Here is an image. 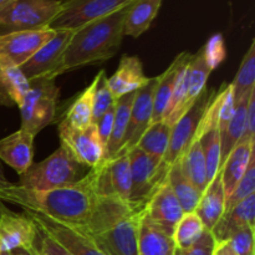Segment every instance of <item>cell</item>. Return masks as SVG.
Wrapping results in <instances>:
<instances>
[{
    "mask_svg": "<svg viewBox=\"0 0 255 255\" xmlns=\"http://www.w3.org/2000/svg\"><path fill=\"white\" fill-rule=\"evenodd\" d=\"M105 197L97 189V167L80 181L51 191H26L10 184L0 192V201L35 211L61 223L86 231L94 222Z\"/></svg>",
    "mask_w": 255,
    "mask_h": 255,
    "instance_id": "cell-1",
    "label": "cell"
},
{
    "mask_svg": "<svg viewBox=\"0 0 255 255\" xmlns=\"http://www.w3.org/2000/svg\"><path fill=\"white\" fill-rule=\"evenodd\" d=\"M128 5L75 30L64 54L65 71L105 62L117 54Z\"/></svg>",
    "mask_w": 255,
    "mask_h": 255,
    "instance_id": "cell-2",
    "label": "cell"
},
{
    "mask_svg": "<svg viewBox=\"0 0 255 255\" xmlns=\"http://www.w3.org/2000/svg\"><path fill=\"white\" fill-rule=\"evenodd\" d=\"M86 173V167L60 146L44 161L32 163L20 174L16 186L26 191H51L70 186L80 181Z\"/></svg>",
    "mask_w": 255,
    "mask_h": 255,
    "instance_id": "cell-3",
    "label": "cell"
},
{
    "mask_svg": "<svg viewBox=\"0 0 255 255\" xmlns=\"http://www.w3.org/2000/svg\"><path fill=\"white\" fill-rule=\"evenodd\" d=\"M61 9V0H9L0 7V36L47 29Z\"/></svg>",
    "mask_w": 255,
    "mask_h": 255,
    "instance_id": "cell-4",
    "label": "cell"
},
{
    "mask_svg": "<svg viewBox=\"0 0 255 255\" xmlns=\"http://www.w3.org/2000/svg\"><path fill=\"white\" fill-rule=\"evenodd\" d=\"M60 90L55 80L30 81L29 90L20 104L21 129L36 136L42 128L52 124L56 116Z\"/></svg>",
    "mask_w": 255,
    "mask_h": 255,
    "instance_id": "cell-5",
    "label": "cell"
},
{
    "mask_svg": "<svg viewBox=\"0 0 255 255\" xmlns=\"http://www.w3.org/2000/svg\"><path fill=\"white\" fill-rule=\"evenodd\" d=\"M216 92L217 90H209L206 87L204 91L197 97L196 101L191 105V107L172 126L171 141L166 156L162 161V164L167 171L169 167L179 161L192 141L196 138L204 112L208 109Z\"/></svg>",
    "mask_w": 255,
    "mask_h": 255,
    "instance_id": "cell-6",
    "label": "cell"
},
{
    "mask_svg": "<svg viewBox=\"0 0 255 255\" xmlns=\"http://www.w3.org/2000/svg\"><path fill=\"white\" fill-rule=\"evenodd\" d=\"M142 213L143 208L131 209L90 236L109 255H139L138 229Z\"/></svg>",
    "mask_w": 255,
    "mask_h": 255,
    "instance_id": "cell-7",
    "label": "cell"
},
{
    "mask_svg": "<svg viewBox=\"0 0 255 255\" xmlns=\"http://www.w3.org/2000/svg\"><path fill=\"white\" fill-rule=\"evenodd\" d=\"M55 35L45 42L24 65L19 67L29 81L55 80L65 74L64 54L74 30H55Z\"/></svg>",
    "mask_w": 255,
    "mask_h": 255,
    "instance_id": "cell-8",
    "label": "cell"
},
{
    "mask_svg": "<svg viewBox=\"0 0 255 255\" xmlns=\"http://www.w3.org/2000/svg\"><path fill=\"white\" fill-rule=\"evenodd\" d=\"M35 226L54 239L70 255H109L87 232L61 223L35 211H25Z\"/></svg>",
    "mask_w": 255,
    "mask_h": 255,
    "instance_id": "cell-9",
    "label": "cell"
},
{
    "mask_svg": "<svg viewBox=\"0 0 255 255\" xmlns=\"http://www.w3.org/2000/svg\"><path fill=\"white\" fill-rule=\"evenodd\" d=\"M126 153L128 154L131 168L129 204L142 209L156 187L166 179L168 171L163 167L162 161L148 156L136 147Z\"/></svg>",
    "mask_w": 255,
    "mask_h": 255,
    "instance_id": "cell-10",
    "label": "cell"
},
{
    "mask_svg": "<svg viewBox=\"0 0 255 255\" xmlns=\"http://www.w3.org/2000/svg\"><path fill=\"white\" fill-rule=\"evenodd\" d=\"M133 0H61V9L50 24L52 30H77L117 11Z\"/></svg>",
    "mask_w": 255,
    "mask_h": 255,
    "instance_id": "cell-11",
    "label": "cell"
},
{
    "mask_svg": "<svg viewBox=\"0 0 255 255\" xmlns=\"http://www.w3.org/2000/svg\"><path fill=\"white\" fill-rule=\"evenodd\" d=\"M59 138L61 147L85 167L91 169L104 162L105 148L95 124L85 128H74L61 121L59 125Z\"/></svg>",
    "mask_w": 255,
    "mask_h": 255,
    "instance_id": "cell-12",
    "label": "cell"
},
{
    "mask_svg": "<svg viewBox=\"0 0 255 255\" xmlns=\"http://www.w3.org/2000/svg\"><path fill=\"white\" fill-rule=\"evenodd\" d=\"M55 30L41 29L11 32L0 36V69L20 67L45 42L55 35Z\"/></svg>",
    "mask_w": 255,
    "mask_h": 255,
    "instance_id": "cell-13",
    "label": "cell"
},
{
    "mask_svg": "<svg viewBox=\"0 0 255 255\" xmlns=\"http://www.w3.org/2000/svg\"><path fill=\"white\" fill-rule=\"evenodd\" d=\"M143 213L152 223L173 238V232L184 212L176 194L172 191L168 179L159 183L143 207Z\"/></svg>",
    "mask_w": 255,
    "mask_h": 255,
    "instance_id": "cell-14",
    "label": "cell"
},
{
    "mask_svg": "<svg viewBox=\"0 0 255 255\" xmlns=\"http://www.w3.org/2000/svg\"><path fill=\"white\" fill-rule=\"evenodd\" d=\"M158 80L159 75L156 77H149L148 82L134 92L131 112H129L128 127H127L124 146L120 153H126L133 149L143 132L151 125L152 114H153V96Z\"/></svg>",
    "mask_w": 255,
    "mask_h": 255,
    "instance_id": "cell-15",
    "label": "cell"
},
{
    "mask_svg": "<svg viewBox=\"0 0 255 255\" xmlns=\"http://www.w3.org/2000/svg\"><path fill=\"white\" fill-rule=\"evenodd\" d=\"M97 189L102 197L129 203L131 168L127 153H120L97 166Z\"/></svg>",
    "mask_w": 255,
    "mask_h": 255,
    "instance_id": "cell-16",
    "label": "cell"
},
{
    "mask_svg": "<svg viewBox=\"0 0 255 255\" xmlns=\"http://www.w3.org/2000/svg\"><path fill=\"white\" fill-rule=\"evenodd\" d=\"M37 228L26 213L0 212V251L12 252L34 247Z\"/></svg>",
    "mask_w": 255,
    "mask_h": 255,
    "instance_id": "cell-17",
    "label": "cell"
},
{
    "mask_svg": "<svg viewBox=\"0 0 255 255\" xmlns=\"http://www.w3.org/2000/svg\"><path fill=\"white\" fill-rule=\"evenodd\" d=\"M197 136L201 142L204 158H206L207 178L209 183L219 172V164H221V131L218 126L217 92L207 111L204 112Z\"/></svg>",
    "mask_w": 255,
    "mask_h": 255,
    "instance_id": "cell-18",
    "label": "cell"
},
{
    "mask_svg": "<svg viewBox=\"0 0 255 255\" xmlns=\"http://www.w3.org/2000/svg\"><path fill=\"white\" fill-rule=\"evenodd\" d=\"M34 137L20 128L0 139V161L11 167L19 176L32 164Z\"/></svg>",
    "mask_w": 255,
    "mask_h": 255,
    "instance_id": "cell-19",
    "label": "cell"
},
{
    "mask_svg": "<svg viewBox=\"0 0 255 255\" xmlns=\"http://www.w3.org/2000/svg\"><path fill=\"white\" fill-rule=\"evenodd\" d=\"M143 72V65L138 56L124 55L120 60L119 67L111 77H107V84L115 100L131 92H136L148 82Z\"/></svg>",
    "mask_w": 255,
    "mask_h": 255,
    "instance_id": "cell-20",
    "label": "cell"
},
{
    "mask_svg": "<svg viewBox=\"0 0 255 255\" xmlns=\"http://www.w3.org/2000/svg\"><path fill=\"white\" fill-rule=\"evenodd\" d=\"M254 141L255 138L242 137L241 141L234 146L229 156L221 167L222 182H223L226 198H228L234 191L236 186L243 174L246 173L249 166V162L254 156Z\"/></svg>",
    "mask_w": 255,
    "mask_h": 255,
    "instance_id": "cell-21",
    "label": "cell"
},
{
    "mask_svg": "<svg viewBox=\"0 0 255 255\" xmlns=\"http://www.w3.org/2000/svg\"><path fill=\"white\" fill-rule=\"evenodd\" d=\"M246 227L255 228V193L237 203L229 211L224 212L212 231V234L217 243H221L227 242L237 231Z\"/></svg>",
    "mask_w": 255,
    "mask_h": 255,
    "instance_id": "cell-22",
    "label": "cell"
},
{
    "mask_svg": "<svg viewBox=\"0 0 255 255\" xmlns=\"http://www.w3.org/2000/svg\"><path fill=\"white\" fill-rule=\"evenodd\" d=\"M226 193H224L223 182L221 171L207 186L206 191L202 193L199 203L196 208L197 216L203 223L207 231L212 232L226 211Z\"/></svg>",
    "mask_w": 255,
    "mask_h": 255,
    "instance_id": "cell-23",
    "label": "cell"
},
{
    "mask_svg": "<svg viewBox=\"0 0 255 255\" xmlns=\"http://www.w3.org/2000/svg\"><path fill=\"white\" fill-rule=\"evenodd\" d=\"M163 0H133L124 20V36L137 39L149 29Z\"/></svg>",
    "mask_w": 255,
    "mask_h": 255,
    "instance_id": "cell-24",
    "label": "cell"
},
{
    "mask_svg": "<svg viewBox=\"0 0 255 255\" xmlns=\"http://www.w3.org/2000/svg\"><path fill=\"white\" fill-rule=\"evenodd\" d=\"M174 249L173 238L142 213L138 229L139 255H173Z\"/></svg>",
    "mask_w": 255,
    "mask_h": 255,
    "instance_id": "cell-25",
    "label": "cell"
},
{
    "mask_svg": "<svg viewBox=\"0 0 255 255\" xmlns=\"http://www.w3.org/2000/svg\"><path fill=\"white\" fill-rule=\"evenodd\" d=\"M192 54H189V52H181L178 56L174 57L172 64L166 69V71L159 75L158 84H157L153 96V114H152L151 124L161 121L166 117L179 67Z\"/></svg>",
    "mask_w": 255,
    "mask_h": 255,
    "instance_id": "cell-26",
    "label": "cell"
},
{
    "mask_svg": "<svg viewBox=\"0 0 255 255\" xmlns=\"http://www.w3.org/2000/svg\"><path fill=\"white\" fill-rule=\"evenodd\" d=\"M133 97L134 92H131V94L124 95V96L116 100L114 126H112V132L111 136H110L109 143H107L106 149H105L104 161L114 158V157H116L121 152L122 146H124L125 134H126L127 127H128L129 112H131Z\"/></svg>",
    "mask_w": 255,
    "mask_h": 255,
    "instance_id": "cell-27",
    "label": "cell"
},
{
    "mask_svg": "<svg viewBox=\"0 0 255 255\" xmlns=\"http://www.w3.org/2000/svg\"><path fill=\"white\" fill-rule=\"evenodd\" d=\"M178 164L187 178L194 184V187L201 193H203L208 186V178H207L206 158H204L203 149H202L198 136H196V138L192 141L183 156L179 158Z\"/></svg>",
    "mask_w": 255,
    "mask_h": 255,
    "instance_id": "cell-28",
    "label": "cell"
},
{
    "mask_svg": "<svg viewBox=\"0 0 255 255\" xmlns=\"http://www.w3.org/2000/svg\"><path fill=\"white\" fill-rule=\"evenodd\" d=\"M171 132L172 125L167 120L153 122L138 139L136 148L158 161H163L171 141Z\"/></svg>",
    "mask_w": 255,
    "mask_h": 255,
    "instance_id": "cell-29",
    "label": "cell"
},
{
    "mask_svg": "<svg viewBox=\"0 0 255 255\" xmlns=\"http://www.w3.org/2000/svg\"><path fill=\"white\" fill-rule=\"evenodd\" d=\"M30 81L19 67L0 69V106H20L29 90Z\"/></svg>",
    "mask_w": 255,
    "mask_h": 255,
    "instance_id": "cell-30",
    "label": "cell"
},
{
    "mask_svg": "<svg viewBox=\"0 0 255 255\" xmlns=\"http://www.w3.org/2000/svg\"><path fill=\"white\" fill-rule=\"evenodd\" d=\"M167 179H168L172 191L174 192L177 199L181 203L184 213H191V212L196 211L202 193L182 172L178 162L169 167L168 172H167Z\"/></svg>",
    "mask_w": 255,
    "mask_h": 255,
    "instance_id": "cell-31",
    "label": "cell"
},
{
    "mask_svg": "<svg viewBox=\"0 0 255 255\" xmlns=\"http://www.w3.org/2000/svg\"><path fill=\"white\" fill-rule=\"evenodd\" d=\"M97 75L94 81L86 87L82 92H80L70 105L66 112V116L62 121L74 128H85L92 124V112H94V92L97 85Z\"/></svg>",
    "mask_w": 255,
    "mask_h": 255,
    "instance_id": "cell-32",
    "label": "cell"
},
{
    "mask_svg": "<svg viewBox=\"0 0 255 255\" xmlns=\"http://www.w3.org/2000/svg\"><path fill=\"white\" fill-rule=\"evenodd\" d=\"M255 91V90H254ZM251 96V95H249ZM249 96L243 97L239 102L236 104V111H234L233 117L229 121L226 131L221 136V164L219 169L223 166L224 161L232 149L234 148L237 143L241 141L242 137L246 133V116H247V106H248Z\"/></svg>",
    "mask_w": 255,
    "mask_h": 255,
    "instance_id": "cell-33",
    "label": "cell"
},
{
    "mask_svg": "<svg viewBox=\"0 0 255 255\" xmlns=\"http://www.w3.org/2000/svg\"><path fill=\"white\" fill-rule=\"evenodd\" d=\"M212 69L207 64L203 56L202 49L198 50L196 55H192L191 62L188 67V90L183 105V114L191 107L197 100V97L204 91L207 87V81L211 75Z\"/></svg>",
    "mask_w": 255,
    "mask_h": 255,
    "instance_id": "cell-34",
    "label": "cell"
},
{
    "mask_svg": "<svg viewBox=\"0 0 255 255\" xmlns=\"http://www.w3.org/2000/svg\"><path fill=\"white\" fill-rule=\"evenodd\" d=\"M234 102H239L243 97L249 96L255 90V41L252 40L248 51L239 66L236 79L232 82Z\"/></svg>",
    "mask_w": 255,
    "mask_h": 255,
    "instance_id": "cell-35",
    "label": "cell"
},
{
    "mask_svg": "<svg viewBox=\"0 0 255 255\" xmlns=\"http://www.w3.org/2000/svg\"><path fill=\"white\" fill-rule=\"evenodd\" d=\"M206 231L207 229L204 228L203 223L197 216L196 212L184 213L173 232V241L176 248L186 251L189 247L193 246Z\"/></svg>",
    "mask_w": 255,
    "mask_h": 255,
    "instance_id": "cell-36",
    "label": "cell"
},
{
    "mask_svg": "<svg viewBox=\"0 0 255 255\" xmlns=\"http://www.w3.org/2000/svg\"><path fill=\"white\" fill-rule=\"evenodd\" d=\"M97 85L94 92V112H92V124L97 122L100 117L109 110L115 102V97L110 90L109 84H107V75L105 70L97 74Z\"/></svg>",
    "mask_w": 255,
    "mask_h": 255,
    "instance_id": "cell-37",
    "label": "cell"
},
{
    "mask_svg": "<svg viewBox=\"0 0 255 255\" xmlns=\"http://www.w3.org/2000/svg\"><path fill=\"white\" fill-rule=\"evenodd\" d=\"M255 193V157L249 162V166L247 168L246 173L243 174V177L241 178V181L238 182V184L236 186L234 191L232 192L231 196L227 198L226 201V211H229L231 208H233L237 203L242 202L243 199H246L247 197H249L251 194Z\"/></svg>",
    "mask_w": 255,
    "mask_h": 255,
    "instance_id": "cell-38",
    "label": "cell"
},
{
    "mask_svg": "<svg viewBox=\"0 0 255 255\" xmlns=\"http://www.w3.org/2000/svg\"><path fill=\"white\" fill-rule=\"evenodd\" d=\"M217 102H218V126L222 136L236 111L232 84H224L221 89L217 90Z\"/></svg>",
    "mask_w": 255,
    "mask_h": 255,
    "instance_id": "cell-39",
    "label": "cell"
},
{
    "mask_svg": "<svg viewBox=\"0 0 255 255\" xmlns=\"http://www.w3.org/2000/svg\"><path fill=\"white\" fill-rule=\"evenodd\" d=\"M201 49L203 51L204 59H206L207 64L211 67L212 71L217 69L227 56L226 42H224L222 34H214Z\"/></svg>",
    "mask_w": 255,
    "mask_h": 255,
    "instance_id": "cell-40",
    "label": "cell"
},
{
    "mask_svg": "<svg viewBox=\"0 0 255 255\" xmlns=\"http://www.w3.org/2000/svg\"><path fill=\"white\" fill-rule=\"evenodd\" d=\"M254 234L255 228L246 227L237 231L227 242L237 255H254Z\"/></svg>",
    "mask_w": 255,
    "mask_h": 255,
    "instance_id": "cell-41",
    "label": "cell"
},
{
    "mask_svg": "<svg viewBox=\"0 0 255 255\" xmlns=\"http://www.w3.org/2000/svg\"><path fill=\"white\" fill-rule=\"evenodd\" d=\"M37 228V227H36ZM35 249H36L37 255H70L62 247H60L54 239L50 238L49 236L40 231L37 228L36 239L34 243Z\"/></svg>",
    "mask_w": 255,
    "mask_h": 255,
    "instance_id": "cell-42",
    "label": "cell"
},
{
    "mask_svg": "<svg viewBox=\"0 0 255 255\" xmlns=\"http://www.w3.org/2000/svg\"><path fill=\"white\" fill-rule=\"evenodd\" d=\"M217 248V241L212 232L206 231L203 236L192 247L186 251H182L183 255H214Z\"/></svg>",
    "mask_w": 255,
    "mask_h": 255,
    "instance_id": "cell-43",
    "label": "cell"
},
{
    "mask_svg": "<svg viewBox=\"0 0 255 255\" xmlns=\"http://www.w3.org/2000/svg\"><path fill=\"white\" fill-rule=\"evenodd\" d=\"M115 104H116V100H115L114 104L109 107L106 112L100 117V120L97 122H95L97 127V132H99L100 141H101L102 146L106 149L107 143H109L110 136H111L112 132V126H114V117H115Z\"/></svg>",
    "mask_w": 255,
    "mask_h": 255,
    "instance_id": "cell-44",
    "label": "cell"
},
{
    "mask_svg": "<svg viewBox=\"0 0 255 255\" xmlns=\"http://www.w3.org/2000/svg\"><path fill=\"white\" fill-rule=\"evenodd\" d=\"M255 133V91H253L249 96L248 106H247V116H246V133L243 137L247 138H253Z\"/></svg>",
    "mask_w": 255,
    "mask_h": 255,
    "instance_id": "cell-45",
    "label": "cell"
},
{
    "mask_svg": "<svg viewBox=\"0 0 255 255\" xmlns=\"http://www.w3.org/2000/svg\"><path fill=\"white\" fill-rule=\"evenodd\" d=\"M214 255H237L234 253V251L232 249L229 242H221V243H217L216 252Z\"/></svg>",
    "mask_w": 255,
    "mask_h": 255,
    "instance_id": "cell-46",
    "label": "cell"
},
{
    "mask_svg": "<svg viewBox=\"0 0 255 255\" xmlns=\"http://www.w3.org/2000/svg\"><path fill=\"white\" fill-rule=\"evenodd\" d=\"M11 255H37L35 247H30V248H19L11 252Z\"/></svg>",
    "mask_w": 255,
    "mask_h": 255,
    "instance_id": "cell-47",
    "label": "cell"
},
{
    "mask_svg": "<svg viewBox=\"0 0 255 255\" xmlns=\"http://www.w3.org/2000/svg\"><path fill=\"white\" fill-rule=\"evenodd\" d=\"M10 184L11 183H10V182L6 179V177H5L4 169H2V166H1V161H0V192H1L2 189L7 188Z\"/></svg>",
    "mask_w": 255,
    "mask_h": 255,
    "instance_id": "cell-48",
    "label": "cell"
},
{
    "mask_svg": "<svg viewBox=\"0 0 255 255\" xmlns=\"http://www.w3.org/2000/svg\"><path fill=\"white\" fill-rule=\"evenodd\" d=\"M173 255H183V253H182L181 249L176 248V249H174V253H173Z\"/></svg>",
    "mask_w": 255,
    "mask_h": 255,
    "instance_id": "cell-49",
    "label": "cell"
},
{
    "mask_svg": "<svg viewBox=\"0 0 255 255\" xmlns=\"http://www.w3.org/2000/svg\"><path fill=\"white\" fill-rule=\"evenodd\" d=\"M0 255H11V252H1V251H0Z\"/></svg>",
    "mask_w": 255,
    "mask_h": 255,
    "instance_id": "cell-50",
    "label": "cell"
},
{
    "mask_svg": "<svg viewBox=\"0 0 255 255\" xmlns=\"http://www.w3.org/2000/svg\"><path fill=\"white\" fill-rule=\"evenodd\" d=\"M7 1H9V0H0V7H1L2 5H5V4H6Z\"/></svg>",
    "mask_w": 255,
    "mask_h": 255,
    "instance_id": "cell-51",
    "label": "cell"
}]
</instances>
